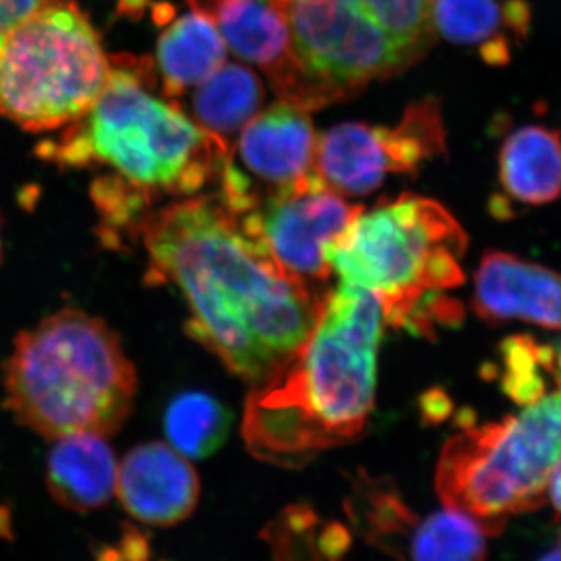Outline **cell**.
<instances>
[{"instance_id": "obj_1", "label": "cell", "mask_w": 561, "mask_h": 561, "mask_svg": "<svg viewBox=\"0 0 561 561\" xmlns=\"http://www.w3.org/2000/svg\"><path fill=\"white\" fill-rule=\"evenodd\" d=\"M149 283L175 287L186 332L236 376L257 382L311 332L327 294L309 289L273 260L250 214L217 195L147 210L135 230Z\"/></svg>"}, {"instance_id": "obj_2", "label": "cell", "mask_w": 561, "mask_h": 561, "mask_svg": "<svg viewBox=\"0 0 561 561\" xmlns=\"http://www.w3.org/2000/svg\"><path fill=\"white\" fill-rule=\"evenodd\" d=\"M382 324L370 291L341 284L324 295L308 337L250 391L242 435L256 459L298 470L362 437L375 408Z\"/></svg>"}, {"instance_id": "obj_3", "label": "cell", "mask_w": 561, "mask_h": 561, "mask_svg": "<svg viewBox=\"0 0 561 561\" xmlns=\"http://www.w3.org/2000/svg\"><path fill=\"white\" fill-rule=\"evenodd\" d=\"M150 62H111L98 101L38 147L61 168L108 169L92 198L111 231L133 228L158 198L195 194L219 173L228 146L154 94Z\"/></svg>"}, {"instance_id": "obj_4", "label": "cell", "mask_w": 561, "mask_h": 561, "mask_svg": "<svg viewBox=\"0 0 561 561\" xmlns=\"http://www.w3.org/2000/svg\"><path fill=\"white\" fill-rule=\"evenodd\" d=\"M3 383L7 408L41 437H110L131 415L138 373L105 320L65 308L14 337Z\"/></svg>"}, {"instance_id": "obj_5", "label": "cell", "mask_w": 561, "mask_h": 561, "mask_svg": "<svg viewBox=\"0 0 561 561\" xmlns=\"http://www.w3.org/2000/svg\"><path fill=\"white\" fill-rule=\"evenodd\" d=\"M467 236L440 203L415 194L360 210L330 243L327 260L343 286L370 291L383 323L419 337L460 323L459 302L445 291L463 283Z\"/></svg>"}, {"instance_id": "obj_6", "label": "cell", "mask_w": 561, "mask_h": 561, "mask_svg": "<svg viewBox=\"0 0 561 561\" xmlns=\"http://www.w3.org/2000/svg\"><path fill=\"white\" fill-rule=\"evenodd\" d=\"M111 72L99 33L73 0H43L0 39V114L28 131L80 119Z\"/></svg>"}, {"instance_id": "obj_7", "label": "cell", "mask_w": 561, "mask_h": 561, "mask_svg": "<svg viewBox=\"0 0 561 561\" xmlns=\"http://www.w3.org/2000/svg\"><path fill=\"white\" fill-rule=\"evenodd\" d=\"M560 460L561 387L518 415L449 438L437 463V493L446 507L497 531L507 516L542 500Z\"/></svg>"}, {"instance_id": "obj_8", "label": "cell", "mask_w": 561, "mask_h": 561, "mask_svg": "<svg viewBox=\"0 0 561 561\" xmlns=\"http://www.w3.org/2000/svg\"><path fill=\"white\" fill-rule=\"evenodd\" d=\"M290 27L298 61L330 102L415 62L359 0H295Z\"/></svg>"}, {"instance_id": "obj_9", "label": "cell", "mask_w": 561, "mask_h": 561, "mask_svg": "<svg viewBox=\"0 0 561 561\" xmlns=\"http://www.w3.org/2000/svg\"><path fill=\"white\" fill-rule=\"evenodd\" d=\"M440 102L412 103L397 127L341 124L317 138L313 169L342 195H367L389 175L415 173L446 150Z\"/></svg>"}, {"instance_id": "obj_10", "label": "cell", "mask_w": 561, "mask_h": 561, "mask_svg": "<svg viewBox=\"0 0 561 561\" xmlns=\"http://www.w3.org/2000/svg\"><path fill=\"white\" fill-rule=\"evenodd\" d=\"M346 513L353 529L376 549L413 560H479L491 530L467 513L420 516L387 478L360 471L351 481Z\"/></svg>"}, {"instance_id": "obj_11", "label": "cell", "mask_w": 561, "mask_h": 561, "mask_svg": "<svg viewBox=\"0 0 561 561\" xmlns=\"http://www.w3.org/2000/svg\"><path fill=\"white\" fill-rule=\"evenodd\" d=\"M316 149L308 111L280 102L254 114L221 161V198L239 214L260 208L316 171Z\"/></svg>"}, {"instance_id": "obj_12", "label": "cell", "mask_w": 561, "mask_h": 561, "mask_svg": "<svg viewBox=\"0 0 561 561\" xmlns=\"http://www.w3.org/2000/svg\"><path fill=\"white\" fill-rule=\"evenodd\" d=\"M364 209L351 205L313 171L290 190L250 210L265 245L287 275L324 294L331 276L327 250Z\"/></svg>"}, {"instance_id": "obj_13", "label": "cell", "mask_w": 561, "mask_h": 561, "mask_svg": "<svg viewBox=\"0 0 561 561\" xmlns=\"http://www.w3.org/2000/svg\"><path fill=\"white\" fill-rule=\"evenodd\" d=\"M213 22L227 47L257 66L284 102L306 111L323 108L327 98L295 55L290 3L286 0H187Z\"/></svg>"}, {"instance_id": "obj_14", "label": "cell", "mask_w": 561, "mask_h": 561, "mask_svg": "<svg viewBox=\"0 0 561 561\" xmlns=\"http://www.w3.org/2000/svg\"><path fill=\"white\" fill-rule=\"evenodd\" d=\"M114 496L136 522L176 526L197 507L201 479L187 457L169 443H142L119 461Z\"/></svg>"}, {"instance_id": "obj_15", "label": "cell", "mask_w": 561, "mask_h": 561, "mask_svg": "<svg viewBox=\"0 0 561 561\" xmlns=\"http://www.w3.org/2000/svg\"><path fill=\"white\" fill-rule=\"evenodd\" d=\"M474 308L483 320H523L561 330V275L513 254L491 251L476 272Z\"/></svg>"}, {"instance_id": "obj_16", "label": "cell", "mask_w": 561, "mask_h": 561, "mask_svg": "<svg viewBox=\"0 0 561 561\" xmlns=\"http://www.w3.org/2000/svg\"><path fill=\"white\" fill-rule=\"evenodd\" d=\"M117 468L119 460L108 437L66 435L54 440L47 457V489L50 496L68 511H98L116 494Z\"/></svg>"}, {"instance_id": "obj_17", "label": "cell", "mask_w": 561, "mask_h": 561, "mask_svg": "<svg viewBox=\"0 0 561 561\" xmlns=\"http://www.w3.org/2000/svg\"><path fill=\"white\" fill-rule=\"evenodd\" d=\"M530 10L524 0H434L432 25L443 38L478 47L489 65L511 61L505 31L526 36Z\"/></svg>"}, {"instance_id": "obj_18", "label": "cell", "mask_w": 561, "mask_h": 561, "mask_svg": "<svg viewBox=\"0 0 561 561\" xmlns=\"http://www.w3.org/2000/svg\"><path fill=\"white\" fill-rule=\"evenodd\" d=\"M500 180L512 201L546 205L561 197V135L542 125H526L504 140Z\"/></svg>"}, {"instance_id": "obj_19", "label": "cell", "mask_w": 561, "mask_h": 561, "mask_svg": "<svg viewBox=\"0 0 561 561\" xmlns=\"http://www.w3.org/2000/svg\"><path fill=\"white\" fill-rule=\"evenodd\" d=\"M227 44L213 22L192 11L173 22L158 43V66L165 98L176 99L225 65Z\"/></svg>"}, {"instance_id": "obj_20", "label": "cell", "mask_w": 561, "mask_h": 561, "mask_svg": "<svg viewBox=\"0 0 561 561\" xmlns=\"http://www.w3.org/2000/svg\"><path fill=\"white\" fill-rule=\"evenodd\" d=\"M194 95L197 124L230 149V139L241 131L264 102V87L256 72L242 65H224L203 81Z\"/></svg>"}, {"instance_id": "obj_21", "label": "cell", "mask_w": 561, "mask_h": 561, "mask_svg": "<svg viewBox=\"0 0 561 561\" xmlns=\"http://www.w3.org/2000/svg\"><path fill=\"white\" fill-rule=\"evenodd\" d=\"M231 427V413L203 391H186L169 404L164 432L169 445L187 459H205L221 448Z\"/></svg>"}, {"instance_id": "obj_22", "label": "cell", "mask_w": 561, "mask_h": 561, "mask_svg": "<svg viewBox=\"0 0 561 561\" xmlns=\"http://www.w3.org/2000/svg\"><path fill=\"white\" fill-rule=\"evenodd\" d=\"M264 540L278 559L316 557L335 560L348 551L350 531L339 523H327L306 505L287 508L264 531Z\"/></svg>"}, {"instance_id": "obj_23", "label": "cell", "mask_w": 561, "mask_h": 561, "mask_svg": "<svg viewBox=\"0 0 561 561\" xmlns=\"http://www.w3.org/2000/svg\"><path fill=\"white\" fill-rule=\"evenodd\" d=\"M401 49L420 60L434 38V0H359Z\"/></svg>"}, {"instance_id": "obj_24", "label": "cell", "mask_w": 561, "mask_h": 561, "mask_svg": "<svg viewBox=\"0 0 561 561\" xmlns=\"http://www.w3.org/2000/svg\"><path fill=\"white\" fill-rule=\"evenodd\" d=\"M502 389L516 402L529 404L545 394L540 365H557V354L527 337L507 339L501 345Z\"/></svg>"}, {"instance_id": "obj_25", "label": "cell", "mask_w": 561, "mask_h": 561, "mask_svg": "<svg viewBox=\"0 0 561 561\" xmlns=\"http://www.w3.org/2000/svg\"><path fill=\"white\" fill-rule=\"evenodd\" d=\"M43 0H0V39L32 13Z\"/></svg>"}, {"instance_id": "obj_26", "label": "cell", "mask_w": 561, "mask_h": 561, "mask_svg": "<svg viewBox=\"0 0 561 561\" xmlns=\"http://www.w3.org/2000/svg\"><path fill=\"white\" fill-rule=\"evenodd\" d=\"M546 491H548L553 508L561 515V460L553 467L551 474H549Z\"/></svg>"}, {"instance_id": "obj_27", "label": "cell", "mask_w": 561, "mask_h": 561, "mask_svg": "<svg viewBox=\"0 0 561 561\" xmlns=\"http://www.w3.org/2000/svg\"><path fill=\"white\" fill-rule=\"evenodd\" d=\"M542 559L545 560H561V535L559 540H557L556 545L552 546L551 549H549L548 552L542 556Z\"/></svg>"}, {"instance_id": "obj_28", "label": "cell", "mask_w": 561, "mask_h": 561, "mask_svg": "<svg viewBox=\"0 0 561 561\" xmlns=\"http://www.w3.org/2000/svg\"><path fill=\"white\" fill-rule=\"evenodd\" d=\"M3 516L7 515V512L0 511V537H10V519H3Z\"/></svg>"}, {"instance_id": "obj_29", "label": "cell", "mask_w": 561, "mask_h": 561, "mask_svg": "<svg viewBox=\"0 0 561 561\" xmlns=\"http://www.w3.org/2000/svg\"><path fill=\"white\" fill-rule=\"evenodd\" d=\"M0 257H2V243H0Z\"/></svg>"}]
</instances>
